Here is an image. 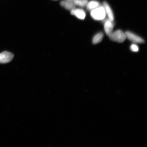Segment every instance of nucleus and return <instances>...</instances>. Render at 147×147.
<instances>
[{"label": "nucleus", "mask_w": 147, "mask_h": 147, "mask_svg": "<svg viewBox=\"0 0 147 147\" xmlns=\"http://www.w3.org/2000/svg\"><path fill=\"white\" fill-rule=\"evenodd\" d=\"M130 50L133 52H137L138 51L139 49L138 46L135 44H132L130 47Z\"/></svg>", "instance_id": "12"}, {"label": "nucleus", "mask_w": 147, "mask_h": 147, "mask_svg": "<svg viewBox=\"0 0 147 147\" xmlns=\"http://www.w3.org/2000/svg\"><path fill=\"white\" fill-rule=\"evenodd\" d=\"M109 38L112 41L119 43H123L126 38L125 33L120 30H117L113 32Z\"/></svg>", "instance_id": "2"}, {"label": "nucleus", "mask_w": 147, "mask_h": 147, "mask_svg": "<svg viewBox=\"0 0 147 147\" xmlns=\"http://www.w3.org/2000/svg\"><path fill=\"white\" fill-rule=\"evenodd\" d=\"M67 1H70L74 2V1H75V0H67Z\"/></svg>", "instance_id": "13"}, {"label": "nucleus", "mask_w": 147, "mask_h": 147, "mask_svg": "<svg viewBox=\"0 0 147 147\" xmlns=\"http://www.w3.org/2000/svg\"><path fill=\"white\" fill-rule=\"evenodd\" d=\"M13 54L8 51H5L0 54V63H9L13 59Z\"/></svg>", "instance_id": "4"}, {"label": "nucleus", "mask_w": 147, "mask_h": 147, "mask_svg": "<svg viewBox=\"0 0 147 147\" xmlns=\"http://www.w3.org/2000/svg\"><path fill=\"white\" fill-rule=\"evenodd\" d=\"M60 5L63 8L67 9L68 10H71L75 8L76 5L73 2L64 0L61 2Z\"/></svg>", "instance_id": "8"}, {"label": "nucleus", "mask_w": 147, "mask_h": 147, "mask_svg": "<svg viewBox=\"0 0 147 147\" xmlns=\"http://www.w3.org/2000/svg\"><path fill=\"white\" fill-rule=\"evenodd\" d=\"M114 24L113 21L109 19L107 20L105 22L104 28L106 34L109 37L113 33Z\"/></svg>", "instance_id": "5"}, {"label": "nucleus", "mask_w": 147, "mask_h": 147, "mask_svg": "<svg viewBox=\"0 0 147 147\" xmlns=\"http://www.w3.org/2000/svg\"><path fill=\"white\" fill-rule=\"evenodd\" d=\"M104 34L102 32H100L97 33L94 36L92 40V43L94 45L99 43L102 41L103 38Z\"/></svg>", "instance_id": "10"}, {"label": "nucleus", "mask_w": 147, "mask_h": 147, "mask_svg": "<svg viewBox=\"0 0 147 147\" xmlns=\"http://www.w3.org/2000/svg\"><path fill=\"white\" fill-rule=\"evenodd\" d=\"M103 6L105 9L106 13L108 16V19L113 21L114 20V16L109 5L106 2L104 1L103 3Z\"/></svg>", "instance_id": "7"}, {"label": "nucleus", "mask_w": 147, "mask_h": 147, "mask_svg": "<svg viewBox=\"0 0 147 147\" xmlns=\"http://www.w3.org/2000/svg\"><path fill=\"white\" fill-rule=\"evenodd\" d=\"M91 16L92 18L97 21H101L105 18L106 13L103 6H99L91 11Z\"/></svg>", "instance_id": "1"}, {"label": "nucleus", "mask_w": 147, "mask_h": 147, "mask_svg": "<svg viewBox=\"0 0 147 147\" xmlns=\"http://www.w3.org/2000/svg\"><path fill=\"white\" fill-rule=\"evenodd\" d=\"M73 2L76 5L84 7L87 5L88 1V0H75Z\"/></svg>", "instance_id": "11"}, {"label": "nucleus", "mask_w": 147, "mask_h": 147, "mask_svg": "<svg viewBox=\"0 0 147 147\" xmlns=\"http://www.w3.org/2000/svg\"><path fill=\"white\" fill-rule=\"evenodd\" d=\"M100 3L99 2L96 1H90L88 2L86 8L88 10L91 11L94 10L100 6Z\"/></svg>", "instance_id": "9"}, {"label": "nucleus", "mask_w": 147, "mask_h": 147, "mask_svg": "<svg viewBox=\"0 0 147 147\" xmlns=\"http://www.w3.org/2000/svg\"><path fill=\"white\" fill-rule=\"evenodd\" d=\"M126 37L130 41L136 43H143L144 42V40L142 38L137 35L134 33L129 31H127L125 33Z\"/></svg>", "instance_id": "3"}, {"label": "nucleus", "mask_w": 147, "mask_h": 147, "mask_svg": "<svg viewBox=\"0 0 147 147\" xmlns=\"http://www.w3.org/2000/svg\"><path fill=\"white\" fill-rule=\"evenodd\" d=\"M71 13L76 16L78 19L83 20L85 18L86 13L84 10L81 9H76L71 10Z\"/></svg>", "instance_id": "6"}]
</instances>
